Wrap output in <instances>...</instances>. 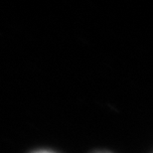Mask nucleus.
<instances>
[{"mask_svg":"<svg viewBox=\"0 0 153 153\" xmlns=\"http://www.w3.org/2000/svg\"><path fill=\"white\" fill-rule=\"evenodd\" d=\"M37 153H52V152H47V151H42V152H37Z\"/></svg>","mask_w":153,"mask_h":153,"instance_id":"f257e3e1","label":"nucleus"}]
</instances>
